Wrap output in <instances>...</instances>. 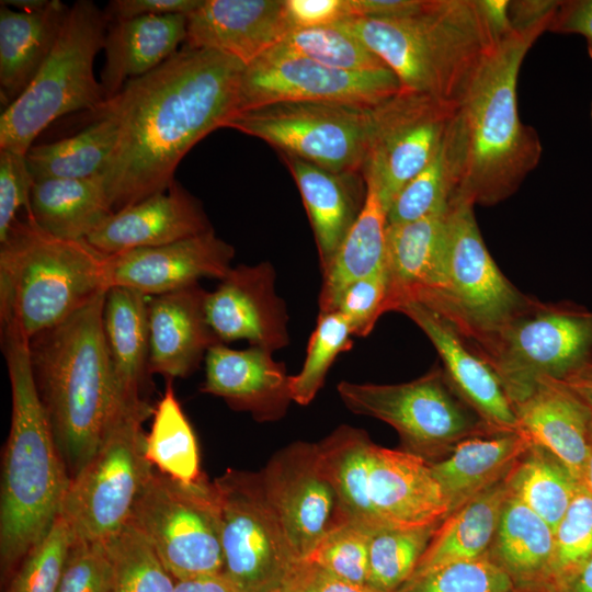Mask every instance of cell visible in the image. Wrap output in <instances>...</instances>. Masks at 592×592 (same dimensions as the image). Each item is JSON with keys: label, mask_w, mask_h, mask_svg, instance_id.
Instances as JSON below:
<instances>
[{"label": "cell", "mask_w": 592, "mask_h": 592, "mask_svg": "<svg viewBox=\"0 0 592 592\" xmlns=\"http://www.w3.org/2000/svg\"><path fill=\"white\" fill-rule=\"evenodd\" d=\"M479 2L494 35L499 41L514 30L510 20V1L479 0Z\"/></svg>", "instance_id": "58"}, {"label": "cell", "mask_w": 592, "mask_h": 592, "mask_svg": "<svg viewBox=\"0 0 592 592\" xmlns=\"http://www.w3.org/2000/svg\"><path fill=\"white\" fill-rule=\"evenodd\" d=\"M344 406L391 425L403 451L428 462L444 457L462 440L496 430L465 401L442 367L402 384L340 382Z\"/></svg>", "instance_id": "12"}, {"label": "cell", "mask_w": 592, "mask_h": 592, "mask_svg": "<svg viewBox=\"0 0 592 592\" xmlns=\"http://www.w3.org/2000/svg\"><path fill=\"white\" fill-rule=\"evenodd\" d=\"M532 443L519 430H492L466 437L429 462L449 512L503 480Z\"/></svg>", "instance_id": "29"}, {"label": "cell", "mask_w": 592, "mask_h": 592, "mask_svg": "<svg viewBox=\"0 0 592 592\" xmlns=\"http://www.w3.org/2000/svg\"><path fill=\"white\" fill-rule=\"evenodd\" d=\"M76 535L59 515L24 556L5 592H56Z\"/></svg>", "instance_id": "46"}, {"label": "cell", "mask_w": 592, "mask_h": 592, "mask_svg": "<svg viewBox=\"0 0 592 592\" xmlns=\"http://www.w3.org/2000/svg\"><path fill=\"white\" fill-rule=\"evenodd\" d=\"M560 382L587 406L592 414V362L574 371Z\"/></svg>", "instance_id": "60"}, {"label": "cell", "mask_w": 592, "mask_h": 592, "mask_svg": "<svg viewBox=\"0 0 592 592\" xmlns=\"http://www.w3.org/2000/svg\"><path fill=\"white\" fill-rule=\"evenodd\" d=\"M335 25L395 73L401 91L458 106L497 52L479 0H424L396 18H349Z\"/></svg>", "instance_id": "4"}, {"label": "cell", "mask_w": 592, "mask_h": 592, "mask_svg": "<svg viewBox=\"0 0 592 592\" xmlns=\"http://www.w3.org/2000/svg\"><path fill=\"white\" fill-rule=\"evenodd\" d=\"M147 400L121 402L91 458L70 479L60 515L76 538L105 543L129 522L135 502L155 471L146 456L143 423Z\"/></svg>", "instance_id": "9"}, {"label": "cell", "mask_w": 592, "mask_h": 592, "mask_svg": "<svg viewBox=\"0 0 592 592\" xmlns=\"http://www.w3.org/2000/svg\"><path fill=\"white\" fill-rule=\"evenodd\" d=\"M48 1L49 0H1L0 3L13 7L19 11L32 12L45 8Z\"/></svg>", "instance_id": "62"}, {"label": "cell", "mask_w": 592, "mask_h": 592, "mask_svg": "<svg viewBox=\"0 0 592 592\" xmlns=\"http://www.w3.org/2000/svg\"><path fill=\"white\" fill-rule=\"evenodd\" d=\"M148 296L113 286L106 292L103 331L119 401L137 403L149 373Z\"/></svg>", "instance_id": "32"}, {"label": "cell", "mask_w": 592, "mask_h": 592, "mask_svg": "<svg viewBox=\"0 0 592 592\" xmlns=\"http://www.w3.org/2000/svg\"><path fill=\"white\" fill-rule=\"evenodd\" d=\"M267 52L303 57L350 71L388 68L360 39L335 24L293 30Z\"/></svg>", "instance_id": "41"}, {"label": "cell", "mask_w": 592, "mask_h": 592, "mask_svg": "<svg viewBox=\"0 0 592 592\" xmlns=\"http://www.w3.org/2000/svg\"><path fill=\"white\" fill-rule=\"evenodd\" d=\"M118 125L105 106L77 134L32 146L25 159L33 180L88 179L101 175L114 151Z\"/></svg>", "instance_id": "36"}, {"label": "cell", "mask_w": 592, "mask_h": 592, "mask_svg": "<svg viewBox=\"0 0 592 592\" xmlns=\"http://www.w3.org/2000/svg\"><path fill=\"white\" fill-rule=\"evenodd\" d=\"M221 513L224 576L236 592H280L298 558L260 473L227 469L214 480Z\"/></svg>", "instance_id": "15"}, {"label": "cell", "mask_w": 592, "mask_h": 592, "mask_svg": "<svg viewBox=\"0 0 592 592\" xmlns=\"http://www.w3.org/2000/svg\"><path fill=\"white\" fill-rule=\"evenodd\" d=\"M511 574L486 554L409 579L398 592H512Z\"/></svg>", "instance_id": "47"}, {"label": "cell", "mask_w": 592, "mask_h": 592, "mask_svg": "<svg viewBox=\"0 0 592 592\" xmlns=\"http://www.w3.org/2000/svg\"><path fill=\"white\" fill-rule=\"evenodd\" d=\"M591 121H592V104H591Z\"/></svg>", "instance_id": "64"}, {"label": "cell", "mask_w": 592, "mask_h": 592, "mask_svg": "<svg viewBox=\"0 0 592 592\" xmlns=\"http://www.w3.org/2000/svg\"><path fill=\"white\" fill-rule=\"evenodd\" d=\"M107 255L86 240L56 238L25 217L0 241V320L29 338L50 329L103 291Z\"/></svg>", "instance_id": "7"}, {"label": "cell", "mask_w": 592, "mask_h": 592, "mask_svg": "<svg viewBox=\"0 0 592 592\" xmlns=\"http://www.w3.org/2000/svg\"><path fill=\"white\" fill-rule=\"evenodd\" d=\"M557 589L558 592H592V556Z\"/></svg>", "instance_id": "61"}, {"label": "cell", "mask_w": 592, "mask_h": 592, "mask_svg": "<svg viewBox=\"0 0 592 592\" xmlns=\"http://www.w3.org/2000/svg\"><path fill=\"white\" fill-rule=\"evenodd\" d=\"M592 556V496L580 483L555 530L547 576L556 587L570 579Z\"/></svg>", "instance_id": "45"}, {"label": "cell", "mask_w": 592, "mask_h": 592, "mask_svg": "<svg viewBox=\"0 0 592 592\" xmlns=\"http://www.w3.org/2000/svg\"><path fill=\"white\" fill-rule=\"evenodd\" d=\"M454 190V179L442 144L428 166L395 196L387 210V224L418 220L446 208Z\"/></svg>", "instance_id": "44"}, {"label": "cell", "mask_w": 592, "mask_h": 592, "mask_svg": "<svg viewBox=\"0 0 592 592\" xmlns=\"http://www.w3.org/2000/svg\"><path fill=\"white\" fill-rule=\"evenodd\" d=\"M104 544L112 565L111 592L175 591V579L132 524Z\"/></svg>", "instance_id": "42"}, {"label": "cell", "mask_w": 592, "mask_h": 592, "mask_svg": "<svg viewBox=\"0 0 592 592\" xmlns=\"http://www.w3.org/2000/svg\"><path fill=\"white\" fill-rule=\"evenodd\" d=\"M519 429L558 457L581 483L592 434V414L560 380L540 378L511 399Z\"/></svg>", "instance_id": "26"}, {"label": "cell", "mask_w": 592, "mask_h": 592, "mask_svg": "<svg viewBox=\"0 0 592 592\" xmlns=\"http://www.w3.org/2000/svg\"><path fill=\"white\" fill-rule=\"evenodd\" d=\"M424 0H349L351 18H396L418 11Z\"/></svg>", "instance_id": "56"}, {"label": "cell", "mask_w": 592, "mask_h": 592, "mask_svg": "<svg viewBox=\"0 0 592 592\" xmlns=\"http://www.w3.org/2000/svg\"><path fill=\"white\" fill-rule=\"evenodd\" d=\"M374 531L356 522L343 521L325 534L306 559L345 581L366 585Z\"/></svg>", "instance_id": "48"}, {"label": "cell", "mask_w": 592, "mask_h": 592, "mask_svg": "<svg viewBox=\"0 0 592 592\" xmlns=\"http://www.w3.org/2000/svg\"><path fill=\"white\" fill-rule=\"evenodd\" d=\"M473 348L497 372L511 400L540 378L561 380L592 362V311L571 301L530 297L494 334Z\"/></svg>", "instance_id": "13"}, {"label": "cell", "mask_w": 592, "mask_h": 592, "mask_svg": "<svg viewBox=\"0 0 592 592\" xmlns=\"http://www.w3.org/2000/svg\"><path fill=\"white\" fill-rule=\"evenodd\" d=\"M12 412L0 491L2 577L18 567L60 515L70 476L41 401L30 360V339L1 325Z\"/></svg>", "instance_id": "3"}, {"label": "cell", "mask_w": 592, "mask_h": 592, "mask_svg": "<svg viewBox=\"0 0 592 592\" xmlns=\"http://www.w3.org/2000/svg\"><path fill=\"white\" fill-rule=\"evenodd\" d=\"M456 109L431 96L405 91L378 105L363 175L375 181L386 212L399 191L439 151Z\"/></svg>", "instance_id": "17"}, {"label": "cell", "mask_w": 592, "mask_h": 592, "mask_svg": "<svg viewBox=\"0 0 592 592\" xmlns=\"http://www.w3.org/2000/svg\"><path fill=\"white\" fill-rule=\"evenodd\" d=\"M474 207L462 200L449 201L442 285L415 301L444 317L473 346H478L522 309L531 296L521 293L493 261Z\"/></svg>", "instance_id": "10"}, {"label": "cell", "mask_w": 592, "mask_h": 592, "mask_svg": "<svg viewBox=\"0 0 592 592\" xmlns=\"http://www.w3.org/2000/svg\"><path fill=\"white\" fill-rule=\"evenodd\" d=\"M114 213L101 175L34 180L25 217L64 240L87 238Z\"/></svg>", "instance_id": "33"}, {"label": "cell", "mask_w": 592, "mask_h": 592, "mask_svg": "<svg viewBox=\"0 0 592 592\" xmlns=\"http://www.w3.org/2000/svg\"><path fill=\"white\" fill-rule=\"evenodd\" d=\"M93 1L69 7L58 38L39 71L0 116V149L26 156L37 136L57 118L106 105L94 76V59L104 48L110 24Z\"/></svg>", "instance_id": "8"}, {"label": "cell", "mask_w": 592, "mask_h": 592, "mask_svg": "<svg viewBox=\"0 0 592 592\" xmlns=\"http://www.w3.org/2000/svg\"><path fill=\"white\" fill-rule=\"evenodd\" d=\"M258 346L235 350L218 343L205 356L201 391L219 397L259 422L282 419L293 401L286 366Z\"/></svg>", "instance_id": "22"}, {"label": "cell", "mask_w": 592, "mask_h": 592, "mask_svg": "<svg viewBox=\"0 0 592 592\" xmlns=\"http://www.w3.org/2000/svg\"><path fill=\"white\" fill-rule=\"evenodd\" d=\"M551 19L514 27L500 39L457 106L443 143L455 184L452 200L493 206L513 195L537 167L543 147L535 128L520 118L517 78Z\"/></svg>", "instance_id": "2"}, {"label": "cell", "mask_w": 592, "mask_h": 592, "mask_svg": "<svg viewBox=\"0 0 592 592\" xmlns=\"http://www.w3.org/2000/svg\"><path fill=\"white\" fill-rule=\"evenodd\" d=\"M559 1H510V20L513 27H527L553 18Z\"/></svg>", "instance_id": "57"}, {"label": "cell", "mask_w": 592, "mask_h": 592, "mask_svg": "<svg viewBox=\"0 0 592 592\" xmlns=\"http://www.w3.org/2000/svg\"><path fill=\"white\" fill-rule=\"evenodd\" d=\"M174 592H236L224 573L175 581Z\"/></svg>", "instance_id": "59"}, {"label": "cell", "mask_w": 592, "mask_h": 592, "mask_svg": "<svg viewBox=\"0 0 592 592\" xmlns=\"http://www.w3.org/2000/svg\"><path fill=\"white\" fill-rule=\"evenodd\" d=\"M207 291L195 284L148 301L149 373L186 377L221 343L206 315Z\"/></svg>", "instance_id": "25"}, {"label": "cell", "mask_w": 592, "mask_h": 592, "mask_svg": "<svg viewBox=\"0 0 592 592\" xmlns=\"http://www.w3.org/2000/svg\"><path fill=\"white\" fill-rule=\"evenodd\" d=\"M400 91L389 68L350 71L266 52L244 66L237 112L280 102L377 105Z\"/></svg>", "instance_id": "16"}, {"label": "cell", "mask_w": 592, "mask_h": 592, "mask_svg": "<svg viewBox=\"0 0 592 592\" xmlns=\"http://www.w3.org/2000/svg\"><path fill=\"white\" fill-rule=\"evenodd\" d=\"M244 66L229 55L184 45L106 102L118 135L101 177L114 212L166 191L192 147L224 128L237 112Z\"/></svg>", "instance_id": "1"}, {"label": "cell", "mask_w": 592, "mask_h": 592, "mask_svg": "<svg viewBox=\"0 0 592 592\" xmlns=\"http://www.w3.org/2000/svg\"><path fill=\"white\" fill-rule=\"evenodd\" d=\"M275 278L267 261L240 264L207 293V320L221 343L247 340L272 353L288 345V314Z\"/></svg>", "instance_id": "19"}, {"label": "cell", "mask_w": 592, "mask_h": 592, "mask_svg": "<svg viewBox=\"0 0 592 592\" xmlns=\"http://www.w3.org/2000/svg\"><path fill=\"white\" fill-rule=\"evenodd\" d=\"M510 493L556 530L580 483L548 449L532 443L506 477Z\"/></svg>", "instance_id": "38"}, {"label": "cell", "mask_w": 592, "mask_h": 592, "mask_svg": "<svg viewBox=\"0 0 592 592\" xmlns=\"http://www.w3.org/2000/svg\"><path fill=\"white\" fill-rule=\"evenodd\" d=\"M363 178L366 186L363 207L330 264L322 271L321 312L335 310L349 285L385 269L387 212L375 181L369 175Z\"/></svg>", "instance_id": "35"}, {"label": "cell", "mask_w": 592, "mask_h": 592, "mask_svg": "<svg viewBox=\"0 0 592 592\" xmlns=\"http://www.w3.org/2000/svg\"><path fill=\"white\" fill-rule=\"evenodd\" d=\"M153 420L146 434V456L156 470L183 483L204 475L194 431L178 401L171 382L153 408Z\"/></svg>", "instance_id": "39"}, {"label": "cell", "mask_w": 592, "mask_h": 592, "mask_svg": "<svg viewBox=\"0 0 592 592\" xmlns=\"http://www.w3.org/2000/svg\"><path fill=\"white\" fill-rule=\"evenodd\" d=\"M397 311L410 318L429 338L449 383L487 424L496 430L520 431L499 375L448 320L418 301H408Z\"/></svg>", "instance_id": "21"}, {"label": "cell", "mask_w": 592, "mask_h": 592, "mask_svg": "<svg viewBox=\"0 0 592 592\" xmlns=\"http://www.w3.org/2000/svg\"><path fill=\"white\" fill-rule=\"evenodd\" d=\"M187 15L168 14L110 21L101 84L106 101L124 84L168 60L186 39Z\"/></svg>", "instance_id": "28"}, {"label": "cell", "mask_w": 592, "mask_h": 592, "mask_svg": "<svg viewBox=\"0 0 592 592\" xmlns=\"http://www.w3.org/2000/svg\"><path fill=\"white\" fill-rule=\"evenodd\" d=\"M352 335L342 314L319 311L301 369L289 379L293 401L306 406L315 399L335 357L352 348Z\"/></svg>", "instance_id": "43"}, {"label": "cell", "mask_w": 592, "mask_h": 592, "mask_svg": "<svg viewBox=\"0 0 592 592\" xmlns=\"http://www.w3.org/2000/svg\"><path fill=\"white\" fill-rule=\"evenodd\" d=\"M291 31L334 25L351 18L349 0H284Z\"/></svg>", "instance_id": "52"}, {"label": "cell", "mask_w": 592, "mask_h": 592, "mask_svg": "<svg viewBox=\"0 0 592 592\" xmlns=\"http://www.w3.org/2000/svg\"><path fill=\"white\" fill-rule=\"evenodd\" d=\"M106 292L30 339L36 388L70 479L94 454L121 403L103 331Z\"/></svg>", "instance_id": "5"}, {"label": "cell", "mask_w": 592, "mask_h": 592, "mask_svg": "<svg viewBox=\"0 0 592 592\" xmlns=\"http://www.w3.org/2000/svg\"><path fill=\"white\" fill-rule=\"evenodd\" d=\"M235 249L214 230L169 244L107 255V287L121 286L146 296L179 291L204 277L223 280L232 269Z\"/></svg>", "instance_id": "20"}, {"label": "cell", "mask_w": 592, "mask_h": 592, "mask_svg": "<svg viewBox=\"0 0 592 592\" xmlns=\"http://www.w3.org/2000/svg\"><path fill=\"white\" fill-rule=\"evenodd\" d=\"M447 207L418 220L387 224V312L442 285Z\"/></svg>", "instance_id": "27"}, {"label": "cell", "mask_w": 592, "mask_h": 592, "mask_svg": "<svg viewBox=\"0 0 592 592\" xmlns=\"http://www.w3.org/2000/svg\"><path fill=\"white\" fill-rule=\"evenodd\" d=\"M202 0H112L105 12L111 21L149 15H189Z\"/></svg>", "instance_id": "54"}, {"label": "cell", "mask_w": 592, "mask_h": 592, "mask_svg": "<svg viewBox=\"0 0 592 592\" xmlns=\"http://www.w3.org/2000/svg\"><path fill=\"white\" fill-rule=\"evenodd\" d=\"M506 477L445 516L437 525L411 578L448 563L476 559L488 553L510 494Z\"/></svg>", "instance_id": "34"}, {"label": "cell", "mask_w": 592, "mask_h": 592, "mask_svg": "<svg viewBox=\"0 0 592 592\" xmlns=\"http://www.w3.org/2000/svg\"><path fill=\"white\" fill-rule=\"evenodd\" d=\"M319 462L344 521L372 530L440 524L449 504L430 463L376 445L366 432L341 425L317 443Z\"/></svg>", "instance_id": "6"}, {"label": "cell", "mask_w": 592, "mask_h": 592, "mask_svg": "<svg viewBox=\"0 0 592 592\" xmlns=\"http://www.w3.org/2000/svg\"><path fill=\"white\" fill-rule=\"evenodd\" d=\"M112 565L104 543L76 538L56 592H111Z\"/></svg>", "instance_id": "49"}, {"label": "cell", "mask_w": 592, "mask_h": 592, "mask_svg": "<svg viewBox=\"0 0 592 592\" xmlns=\"http://www.w3.org/2000/svg\"><path fill=\"white\" fill-rule=\"evenodd\" d=\"M69 5L49 0L41 10L24 12L0 3V101L4 109L35 78L49 56Z\"/></svg>", "instance_id": "31"}, {"label": "cell", "mask_w": 592, "mask_h": 592, "mask_svg": "<svg viewBox=\"0 0 592 592\" xmlns=\"http://www.w3.org/2000/svg\"><path fill=\"white\" fill-rule=\"evenodd\" d=\"M128 523L175 581L223 573L220 503L214 481L205 476L183 483L155 469Z\"/></svg>", "instance_id": "14"}, {"label": "cell", "mask_w": 592, "mask_h": 592, "mask_svg": "<svg viewBox=\"0 0 592 592\" xmlns=\"http://www.w3.org/2000/svg\"><path fill=\"white\" fill-rule=\"evenodd\" d=\"M437 525L375 530L369 542L366 587L398 592L413 574Z\"/></svg>", "instance_id": "40"}, {"label": "cell", "mask_w": 592, "mask_h": 592, "mask_svg": "<svg viewBox=\"0 0 592 592\" xmlns=\"http://www.w3.org/2000/svg\"><path fill=\"white\" fill-rule=\"evenodd\" d=\"M280 592H378L345 581L318 565L298 559L285 577Z\"/></svg>", "instance_id": "53"}, {"label": "cell", "mask_w": 592, "mask_h": 592, "mask_svg": "<svg viewBox=\"0 0 592 592\" xmlns=\"http://www.w3.org/2000/svg\"><path fill=\"white\" fill-rule=\"evenodd\" d=\"M210 230L200 201L174 180L166 191L114 212L86 241L112 255L169 244Z\"/></svg>", "instance_id": "23"}, {"label": "cell", "mask_w": 592, "mask_h": 592, "mask_svg": "<svg viewBox=\"0 0 592 592\" xmlns=\"http://www.w3.org/2000/svg\"><path fill=\"white\" fill-rule=\"evenodd\" d=\"M555 532L538 514L509 494L491 544L502 568L519 578L547 574L554 550Z\"/></svg>", "instance_id": "37"}, {"label": "cell", "mask_w": 592, "mask_h": 592, "mask_svg": "<svg viewBox=\"0 0 592 592\" xmlns=\"http://www.w3.org/2000/svg\"><path fill=\"white\" fill-rule=\"evenodd\" d=\"M33 182L25 156L0 149V241L19 219V210L29 212Z\"/></svg>", "instance_id": "51"}, {"label": "cell", "mask_w": 592, "mask_h": 592, "mask_svg": "<svg viewBox=\"0 0 592 592\" xmlns=\"http://www.w3.org/2000/svg\"><path fill=\"white\" fill-rule=\"evenodd\" d=\"M581 485L592 496V434H591L590 447H589V453L585 460Z\"/></svg>", "instance_id": "63"}, {"label": "cell", "mask_w": 592, "mask_h": 592, "mask_svg": "<svg viewBox=\"0 0 592 592\" xmlns=\"http://www.w3.org/2000/svg\"><path fill=\"white\" fill-rule=\"evenodd\" d=\"M282 159L301 195L322 272L355 223L366 189L362 191L358 175L334 173L294 156Z\"/></svg>", "instance_id": "30"}, {"label": "cell", "mask_w": 592, "mask_h": 592, "mask_svg": "<svg viewBox=\"0 0 592 592\" xmlns=\"http://www.w3.org/2000/svg\"><path fill=\"white\" fill-rule=\"evenodd\" d=\"M387 286L383 269L352 283L341 294L335 310L345 318L353 335H368L378 318L387 312Z\"/></svg>", "instance_id": "50"}, {"label": "cell", "mask_w": 592, "mask_h": 592, "mask_svg": "<svg viewBox=\"0 0 592 592\" xmlns=\"http://www.w3.org/2000/svg\"><path fill=\"white\" fill-rule=\"evenodd\" d=\"M548 31L583 36L592 58V0L559 1Z\"/></svg>", "instance_id": "55"}, {"label": "cell", "mask_w": 592, "mask_h": 592, "mask_svg": "<svg viewBox=\"0 0 592 592\" xmlns=\"http://www.w3.org/2000/svg\"><path fill=\"white\" fill-rule=\"evenodd\" d=\"M260 474L296 557L306 559L325 534L344 521L317 444L295 442L283 447Z\"/></svg>", "instance_id": "18"}, {"label": "cell", "mask_w": 592, "mask_h": 592, "mask_svg": "<svg viewBox=\"0 0 592 592\" xmlns=\"http://www.w3.org/2000/svg\"><path fill=\"white\" fill-rule=\"evenodd\" d=\"M288 32L284 0H202L187 15L185 45L248 65Z\"/></svg>", "instance_id": "24"}, {"label": "cell", "mask_w": 592, "mask_h": 592, "mask_svg": "<svg viewBox=\"0 0 592 592\" xmlns=\"http://www.w3.org/2000/svg\"><path fill=\"white\" fill-rule=\"evenodd\" d=\"M379 104L280 102L237 112L224 128L328 171L363 175Z\"/></svg>", "instance_id": "11"}]
</instances>
